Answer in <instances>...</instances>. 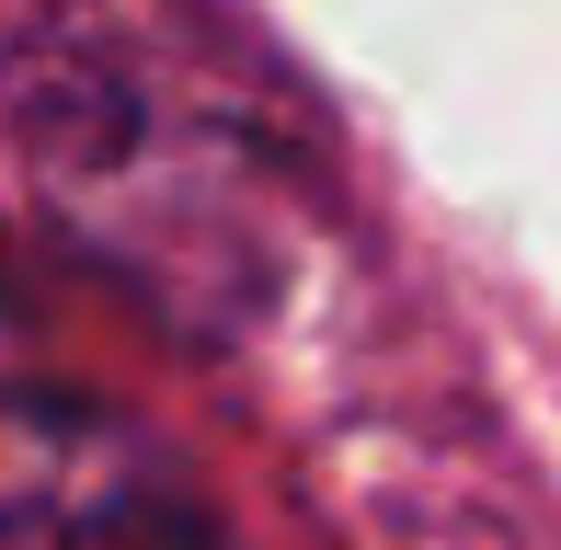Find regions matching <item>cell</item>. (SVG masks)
<instances>
[{
	"label": "cell",
	"instance_id": "6da1fadb",
	"mask_svg": "<svg viewBox=\"0 0 561 550\" xmlns=\"http://www.w3.org/2000/svg\"><path fill=\"white\" fill-rule=\"evenodd\" d=\"M0 550H229L207 482L92 390H0Z\"/></svg>",
	"mask_w": 561,
	"mask_h": 550
}]
</instances>
